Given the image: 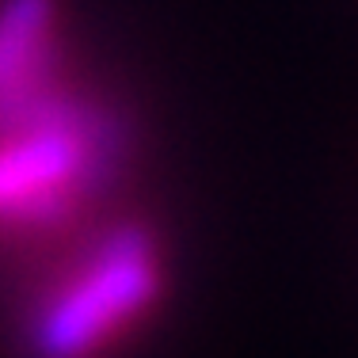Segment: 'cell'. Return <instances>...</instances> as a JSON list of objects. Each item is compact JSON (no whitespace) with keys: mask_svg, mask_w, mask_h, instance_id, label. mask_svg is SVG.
Segmentation results:
<instances>
[{"mask_svg":"<svg viewBox=\"0 0 358 358\" xmlns=\"http://www.w3.org/2000/svg\"><path fill=\"white\" fill-rule=\"evenodd\" d=\"M164 289V255L141 221H107L54 252L23 313L27 358H110L145 328Z\"/></svg>","mask_w":358,"mask_h":358,"instance_id":"obj_2","label":"cell"},{"mask_svg":"<svg viewBox=\"0 0 358 358\" xmlns=\"http://www.w3.org/2000/svg\"><path fill=\"white\" fill-rule=\"evenodd\" d=\"M118 152L57 0H0V252L54 255L96 225Z\"/></svg>","mask_w":358,"mask_h":358,"instance_id":"obj_1","label":"cell"}]
</instances>
